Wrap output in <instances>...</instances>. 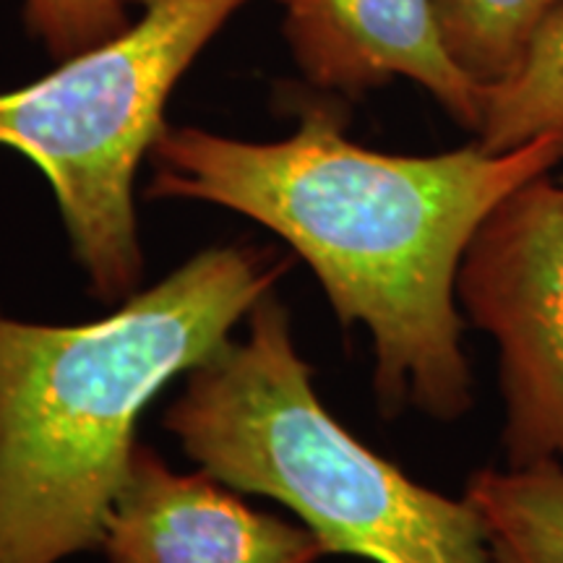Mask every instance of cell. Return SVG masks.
Masks as SVG:
<instances>
[{
    "label": "cell",
    "instance_id": "6da1fadb",
    "mask_svg": "<svg viewBox=\"0 0 563 563\" xmlns=\"http://www.w3.org/2000/svg\"><path fill=\"white\" fill-rule=\"evenodd\" d=\"M150 159L152 199L238 211L308 262L336 319L371 332L386 415L418 407L456 420L473 405L456 311L462 258L506 196L559 165L563 136L407 157L365 150L334 108L300 102L287 139L167 125Z\"/></svg>",
    "mask_w": 563,
    "mask_h": 563
},
{
    "label": "cell",
    "instance_id": "7a4b0ae2",
    "mask_svg": "<svg viewBox=\"0 0 563 563\" xmlns=\"http://www.w3.org/2000/svg\"><path fill=\"white\" fill-rule=\"evenodd\" d=\"M287 266L274 251L220 245L104 319L66 327L0 311V563L102 545L141 415L230 340Z\"/></svg>",
    "mask_w": 563,
    "mask_h": 563
},
{
    "label": "cell",
    "instance_id": "3957f363",
    "mask_svg": "<svg viewBox=\"0 0 563 563\" xmlns=\"http://www.w3.org/2000/svg\"><path fill=\"white\" fill-rule=\"evenodd\" d=\"M183 452L230 488L298 514L323 553L373 563H493L467 498L441 496L357 441L313 386L287 308L266 295L165 412Z\"/></svg>",
    "mask_w": 563,
    "mask_h": 563
},
{
    "label": "cell",
    "instance_id": "277c9868",
    "mask_svg": "<svg viewBox=\"0 0 563 563\" xmlns=\"http://www.w3.org/2000/svg\"><path fill=\"white\" fill-rule=\"evenodd\" d=\"M115 37L0 91V146L51 183L91 292L121 300L144 274L133 183L165 133L173 89L249 0H141Z\"/></svg>",
    "mask_w": 563,
    "mask_h": 563
},
{
    "label": "cell",
    "instance_id": "5b68a950",
    "mask_svg": "<svg viewBox=\"0 0 563 563\" xmlns=\"http://www.w3.org/2000/svg\"><path fill=\"white\" fill-rule=\"evenodd\" d=\"M456 298L498 347L509 467L563 464V186L551 173L490 211L462 258Z\"/></svg>",
    "mask_w": 563,
    "mask_h": 563
},
{
    "label": "cell",
    "instance_id": "8992f818",
    "mask_svg": "<svg viewBox=\"0 0 563 563\" xmlns=\"http://www.w3.org/2000/svg\"><path fill=\"white\" fill-rule=\"evenodd\" d=\"M277 3L292 58L316 89L361 97L391 79H410L462 129L481 131L485 89L446 51L433 0Z\"/></svg>",
    "mask_w": 563,
    "mask_h": 563
},
{
    "label": "cell",
    "instance_id": "52a82bcc",
    "mask_svg": "<svg viewBox=\"0 0 563 563\" xmlns=\"http://www.w3.org/2000/svg\"><path fill=\"white\" fill-rule=\"evenodd\" d=\"M110 563H316L319 538L274 514L256 511L209 473H175L150 446L104 527Z\"/></svg>",
    "mask_w": 563,
    "mask_h": 563
},
{
    "label": "cell",
    "instance_id": "ba28073f",
    "mask_svg": "<svg viewBox=\"0 0 563 563\" xmlns=\"http://www.w3.org/2000/svg\"><path fill=\"white\" fill-rule=\"evenodd\" d=\"M493 563H563V464L485 467L464 490Z\"/></svg>",
    "mask_w": 563,
    "mask_h": 563
},
{
    "label": "cell",
    "instance_id": "9c48e42d",
    "mask_svg": "<svg viewBox=\"0 0 563 563\" xmlns=\"http://www.w3.org/2000/svg\"><path fill=\"white\" fill-rule=\"evenodd\" d=\"M543 136H563V5L534 34L522 63L485 89L477 144L511 152Z\"/></svg>",
    "mask_w": 563,
    "mask_h": 563
},
{
    "label": "cell",
    "instance_id": "30bf717a",
    "mask_svg": "<svg viewBox=\"0 0 563 563\" xmlns=\"http://www.w3.org/2000/svg\"><path fill=\"white\" fill-rule=\"evenodd\" d=\"M563 0H433L441 37L483 89L504 81Z\"/></svg>",
    "mask_w": 563,
    "mask_h": 563
},
{
    "label": "cell",
    "instance_id": "8fae6325",
    "mask_svg": "<svg viewBox=\"0 0 563 563\" xmlns=\"http://www.w3.org/2000/svg\"><path fill=\"white\" fill-rule=\"evenodd\" d=\"M24 21L55 63L108 42L131 24L123 0H24Z\"/></svg>",
    "mask_w": 563,
    "mask_h": 563
}]
</instances>
